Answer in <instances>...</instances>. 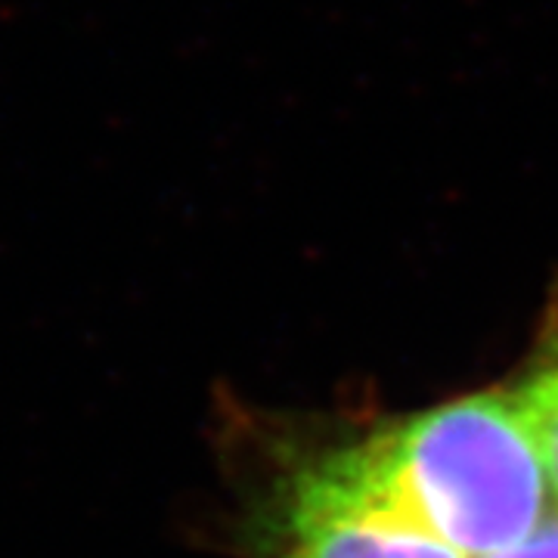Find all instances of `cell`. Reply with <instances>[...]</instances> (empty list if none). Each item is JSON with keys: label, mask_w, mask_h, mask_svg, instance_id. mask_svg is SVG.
Here are the masks:
<instances>
[{"label": "cell", "mask_w": 558, "mask_h": 558, "mask_svg": "<svg viewBox=\"0 0 558 558\" xmlns=\"http://www.w3.org/2000/svg\"><path fill=\"white\" fill-rule=\"evenodd\" d=\"M400 509L462 558H484L534 534L553 494L512 398L472 395L360 444Z\"/></svg>", "instance_id": "6da1fadb"}, {"label": "cell", "mask_w": 558, "mask_h": 558, "mask_svg": "<svg viewBox=\"0 0 558 558\" xmlns=\"http://www.w3.org/2000/svg\"><path fill=\"white\" fill-rule=\"evenodd\" d=\"M227 422L236 512L223 531L240 558H462L400 509L360 444L311 447Z\"/></svg>", "instance_id": "7a4b0ae2"}, {"label": "cell", "mask_w": 558, "mask_h": 558, "mask_svg": "<svg viewBox=\"0 0 558 558\" xmlns=\"http://www.w3.org/2000/svg\"><path fill=\"white\" fill-rule=\"evenodd\" d=\"M512 400L534 438L549 494L558 506V341L543 354L537 369L521 381Z\"/></svg>", "instance_id": "3957f363"}, {"label": "cell", "mask_w": 558, "mask_h": 558, "mask_svg": "<svg viewBox=\"0 0 558 558\" xmlns=\"http://www.w3.org/2000/svg\"><path fill=\"white\" fill-rule=\"evenodd\" d=\"M484 558H558V515H546L534 534H527L521 543L502 553Z\"/></svg>", "instance_id": "277c9868"}]
</instances>
